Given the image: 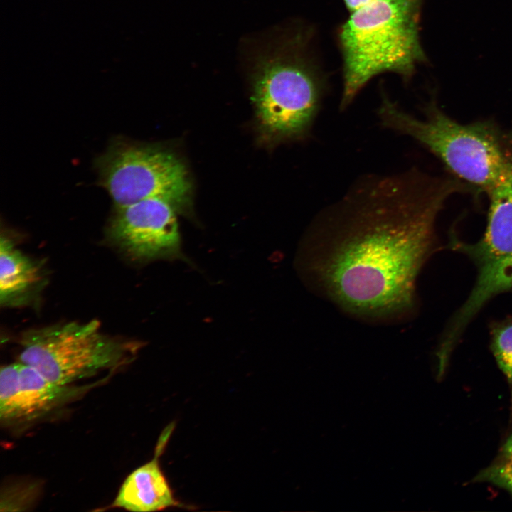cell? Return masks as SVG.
Segmentation results:
<instances>
[{
  "instance_id": "cell-1",
  "label": "cell",
  "mask_w": 512,
  "mask_h": 512,
  "mask_svg": "<svg viewBox=\"0 0 512 512\" xmlns=\"http://www.w3.org/2000/svg\"><path fill=\"white\" fill-rule=\"evenodd\" d=\"M466 185L416 169L368 175L322 210L300 248L306 283L346 312L373 321L404 319L432 250L437 216Z\"/></svg>"
},
{
  "instance_id": "cell-2",
  "label": "cell",
  "mask_w": 512,
  "mask_h": 512,
  "mask_svg": "<svg viewBox=\"0 0 512 512\" xmlns=\"http://www.w3.org/2000/svg\"><path fill=\"white\" fill-rule=\"evenodd\" d=\"M380 97L377 114L381 125L420 142L464 182L487 194L512 184V137L494 123H459L434 100L425 106L420 119L385 92Z\"/></svg>"
},
{
  "instance_id": "cell-3",
  "label": "cell",
  "mask_w": 512,
  "mask_h": 512,
  "mask_svg": "<svg viewBox=\"0 0 512 512\" xmlns=\"http://www.w3.org/2000/svg\"><path fill=\"white\" fill-rule=\"evenodd\" d=\"M424 0H376L351 14L338 30L343 59L340 109H346L364 86L385 73L405 82L427 61L420 38Z\"/></svg>"
},
{
  "instance_id": "cell-4",
  "label": "cell",
  "mask_w": 512,
  "mask_h": 512,
  "mask_svg": "<svg viewBox=\"0 0 512 512\" xmlns=\"http://www.w3.org/2000/svg\"><path fill=\"white\" fill-rule=\"evenodd\" d=\"M309 40L305 32H292L256 59L252 101L260 129L272 140L306 137L321 108L326 79L309 52Z\"/></svg>"
},
{
  "instance_id": "cell-5",
  "label": "cell",
  "mask_w": 512,
  "mask_h": 512,
  "mask_svg": "<svg viewBox=\"0 0 512 512\" xmlns=\"http://www.w3.org/2000/svg\"><path fill=\"white\" fill-rule=\"evenodd\" d=\"M20 343L19 361L60 385L124 364L137 348L102 334L95 320L28 330Z\"/></svg>"
},
{
  "instance_id": "cell-6",
  "label": "cell",
  "mask_w": 512,
  "mask_h": 512,
  "mask_svg": "<svg viewBox=\"0 0 512 512\" xmlns=\"http://www.w3.org/2000/svg\"><path fill=\"white\" fill-rule=\"evenodd\" d=\"M100 181L114 207L151 198L170 202L177 212L188 211L191 184L181 160L171 151L117 142L99 159Z\"/></svg>"
},
{
  "instance_id": "cell-7",
  "label": "cell",
  "mask_w": 512,
  "mask_h": 512,
  "mask_svg": "<svg viewBox=\"0 0 512 512\" xmlns=\"http://www.w3.org/2000/svg\"><path fill=\"white\" fill-rule=\"evenodd\" d=\"M488 195L490 206L483 237L474 243L451 238V248L470 257L477 268L471 294L445 329V336L452 342L458 341L468 323L488 300L512 292V184Z\"/></svg>"
},
{
  "instance_id": "cell-8",
  "label": "cell",
  "mask_w": 512,
  "mask_h": 512,
  "mask_svg": "<svg viewBox=\"0 0 512 512\" xmlns=\"http://www.w3.org/2000/svg\"><path fill=\"white\" fill-rule=\"evenodd\" d=\"M176 212L170 202L160 198L115 207L109 227L110 236L136 259H180L188 262L181 251Z\"/></svg>"
},
{
  "instance_id": "cell-9",
  "label": "cell",
  "mask_w": 512,
  "mask_h": 512,
  "mask_svg": "<svg viewBox=\"0 0 512 512\" xmlns=\"http://www.w3.org/2000/svg\"><path fill=\"white\" fill-rule=\"evenodd\" d=\"M85 388L50 381L21 362L0 371V418L11 423L35 419L76 398Z\"/></svg>"
},
{
  "instance_id": "cell-10",
  "label": "cell",
  "mask_w": 512,
  "mask_h": 512,
  "mask_svg": "<svg viewBox=\"0 0 512 512\" xmlns=\"http://www.w3.org/2000/svg\"><path fill=\"white\" fill-rule=\"evenodd\" d=\"M173 428V426H169L163 432L155 457L126 478L114 501L113 507L135 512H151L181 506L174 497L158 459Z\"/></svg>"
},
{
  "instance_id": "cell-11",
  "label": "cell",
  "mask_w": 512,
  "mask_h": 512,
  "mask_svg": "<svg viewBox=\"0 0 512 512\" xmlns=\"http://www.w3.org/2000/svg\"><path fill=\"white\" fill-rule=\"evenodd\" d=\"M42 280L40 267L16 249L11 241L0 242V302L3 306L23 304Z\"/></svg>"
},
{
  "instance_id": "cell-12",
  "label": "cell",
  "mask_w": 512,
  "mask_h": 512,
  "mask_svg": "<svg viewBox=\"0 0 512 512\" xmlns=\"http://www.w3.org/2000/svg\"><path fill=\"white\" fill-rule=\"evenodd\" d=\"M491 349L498 366L512 385V318L491 326Z\"/></svg>"
},
{
  "instance_id": "cell-13",
  "label": "cell",
  "mask_w": 512,
  "mask_h": 512,
  "mask_svg": "<svg viewBox=\"0 0 512 512\" xmlns=\"http://www.w3.org/2000/svg\"><path fill=\"white\" fill-rule=\"evenodd\" d=\"M504 489L512 494V434L502 447L495 461L474 479Z\"/></svg>"
},
{
  "instance_id": "cell-14",
  "label": "cell",
  "mask_w": 512,
  "mask_h": 512,
  "mask_svg": "<svg viewBox=\"0 0 512 512\" xmlns=\"http://www.w3.org/2000/svg\"><path fill=\"white\" fill-rule=\"evenodd\" d=\"M375 1L376 0H343L346 7L350 14H353Z\"/></svg>"
}]
</instances>
